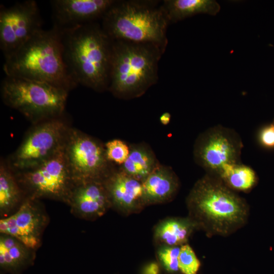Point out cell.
Listing matches in <instances>:
<instances>
[{
  "mask_svg": "<svg viewBox=\"0 0 274 274\" xmlns=\"http://www.w3.org/2000/svg\"><path fill=\"white\" fill-rule=\"evenodd\" d=\"M188 217L207 235L227 236L247 223L246 201L217 175L207 173L186 198Z\"/></svg>",
  "mask_w": 274,
  "mask_h": 274,
  "instance_id": "obj_1",
  "label": "cell"
},
{
  "mask_svg": "<svg viewBox=\"0 0 274 274\" xmlns=\"http://www.w3.org/2000/svg\"><path fill=\"white\" fill-rule=\"evenodd\" d=\"M59 29L64 60L74 81L96 92L108 90L112 42L101 24Z\"/></svg>",
  "mask_w": 274,
  "mask_h": 274,
  "instance_id": "obj_2",
  "label": "cell"
},
{
  "mask_svg": "<svg viewBox=\"0 0 274 274\" xmlns=\"http://www.w3.org/2000/svg\"><path fill=\"white\" fill-rule=\"evenodd\" d=\"M6 76L47 82L69 92L78 85L65 63L59 29L55 26L35 33L5 58Z\"/></svg>",
  "mask_w": 274,
  "mask_h": 274,
  "instance_id": "obj_3",
  "label": "cell"
},
{
  "mask_svg": "<svg viewBox=\"0 0 274 274\" xmlns=\"http://www.w3.org/2000/svg\"><path fill=\"white\" fill-rule=\"evenodd\" d=\"M170 22L156 1H116L101 19L112 41L153 44L165 51Z\"/></svg>",
  "mask_w": 274,
  "mask_h": 274,
  "instance_id": "obj_4",
  "label": "cell"
},
{
  "mask_svg": "<svg viewBox=\"0 0 274 274\" xmlns=\"http://www.w3.org/2000/svg\"><path fill=\"white\" fill-rule=\"evenodd\" d=\"M112 42L108 91L121 99L141 96L156 83L158 63L164 51L151 44Z\"/></svg>",
  "mask_w": 274,
  "mask_h": 274,
  "instance_id": "obj_5",
  "label": "cell"
},
{
  "mask_svg": "<svg viewBox=\"0 0 274 274\" xmlns=\"http://www.w3.org/2000/svg\"><path fill=\"white\" fill-rule=\"evenodd\" d=\"M1 93L6 105L36 124L64 115L68 92L47 82L6 76Z\"/></svg>",
  "mask_w": 274,
  "mask_h": 274,
  "instance_id": "obj_6",
  "label": "cell"
},
{
  "mask_svg": "<svg viewBox=\"0 0 274 274\" xmlns=\"http://www.w3.org/2000/svg\"><path fill=\"white\" fill-rule=\"evenodd\" d=\"M63 116L33 124L7 161L14 172L33 168L62 148L70 127Z\"/></svg>",
  "mask_w": 274,
  "mask_h": 274,
  "instance_id": "obj_7",
  "label": "cell"
},
{
  "mask_svg": "<svg viewBox=\"0 0 274 274\" xmlns=\"http://www.w3.org/2000/svg\"><path fill=\"white\" fill-rule=\"evenodd\" d=\"M63 151L74 183L104 181L117 168L107 159L105 144L76 128H69Z\"/></svg>",
  "mask_w": 274,
  "mask_h": 274,
  "instance_id": "obj_8",
  "label": "cell"
},
{
  "mask_svg": "<svg viewBox=\"0 0 274 274\" xmlns=\"http://www.w3.org/2000/svg\"><path fill=\"white\" fill-rule=\"evenodd\" d=\"M14 173L25 196L33 199L45 198L66 202L74 185L63 146L39 165Z\"/></svg>",
  "mask_w": 274,
  "mask_h": 274,
  "instance_id": "obj_9",
  "label": "cell"
},
{
  "mask_svg": "<svg viewBox=\"0 0 274 274\" xmlns=\"http://www.w3.org/2000/svg\"><path fill=\"white\" fill-rule=\"evenodd\" d=\"M243 144L233 129L218 125L206 130L194 144L195 162L207 173L218 176L222 167L229 163L241 162Z\"/></svg>",
  "mask_w": 274,
  "mask_h": 274,
  "instance_id": "obj_10",
  "label": "cell"
},
{
  "mask_svg": "<svg viewBox=\"0 0 274 274\" xmlns=\"http://www.w3.org/2000/svg\"><path fill=\"white\" fill-rule=\"evenodd\" d=\"M43 21L37 2L27 0L0 7V48L5 58L35 33L42 29Z\"/></svg>",
  "mask_w": 274,
  "mask_h": 274,
  "instance_id": "obj_11",
  "label": "cell"
},
{
  "mask_svg": "<svg viewBox=\"0 0 274 274\" xmlns=\"http://www.w3.org/2000/svg\"><path fill=\"white\" fill-rule=\"evenodd\" d=\"M47 223V215L39 200L26 197L15 212L1 219L0 232L36 251L42 244Z\"/></svg>",
  "mask_w": 274,
  "mask_h": 274,
  "instance_id": "obj_12",
  "label": "cell"
},
{
  "mask_svg": "<svg viewBox=\"0 0 274 274\" xmlns=\"http://www.w3.org/2000/svg\"><path fill=\"white\" fill-rule=\"evenodd\" d=\"M115 0H53L50 2L54 26L60 29L95 22Z\"/></svg>",
  "mask_w": 274,
  "mask_h": 274,
  "instance_id": "obj_13",
  "label": "cell"
},
{
  "mask_svg": "<svg viewBox=\"0 0 274 274\" xmlns=\"http://www.w3.org/2000/svg\"><path fill=\"white\" fill-rule=\"evenodd\" d=\"M73 214L86 220H94L112 208L104 181L90 180L74 183L66 202Z\"/></svg>",
  "mask_w": 274,
  "mask_h": 274,
  "instance_id": "obj_14",
  "label": "cell"
},
{
  "mask_svg": "<svg viewBox=\"0 0 274 274\" xmlns=\"http://www.w3.org/2000/svg\"><path fill=\"white\" fill-rule=\"evenodd\" d=\"M112 208L128 216L140 213L146 206L142 182L117 167L104 181Z\"/></svg>",
  "mask_w": 274,
  "mask_h": 274,
  "instance_id": "obj_15",
  "label": "cell"
},
{
  "mask_svg": "<svg viewBox=\"0 0 274 274\" xmlns=\"http://www.w3.org/2000/svg\"><path fill=\"white\" fill-rule=\"evenodd\" d=\"M146 206L172 200L180 188L179 179L169 166L160 163L142 183Z\"/></svg>",
  "mask_w": 274,
  "mask_h": 274,
  "instance_id": "obj_16",
  "label": "cell"
},
{
  "mask_svg": "<svg viewBox=\"0 0 274 274\" xmlns=\"http://www.w3.org/2000/svg\"><path fill=\"white\" fill-rule=\"evenodd\" d=\"M35 251L16 238L1 234L0 267L5 272L20 274L33 263Z\"/></svg>",
  "mask_w": 274,
  "mask_h": 274,
  "instance_id": "obj_17",
  "label": "cell"
},
{
  "mask_svg": "<svg viewBox=\"0 0 274 274\" xmlns=\"http://www.w3.org/2000/svg\"><path fill=\"white\" fill-rule=\"evenodd\" d=\"M195 229L196 225L189 217L165 218L155 226L154 239L159 247H181L186 244Z\"/></svg>",
  "mask_w": 274,
  "mask_h": 274,
  "instance_id": "obj_18",
  "label": "cell"
},
{
  "mask_svg": "<svg viewBox=\"0 0 274 274\" xmlns=\"http://www.w3.org/2000/svg\"><path fill=\"white\" fill-rule=\"evenodd\" d=\"M130 152L125 162L119 169L143 182L160 164L152 148L145 143L129 145Z\"/></svg>",
  "mask_w": 274,
  "mask_h": 274,
  "instance_id": "obj_19",
  "label": "cell"
},
{
  "mask_svg": "<svg viewBox=\"0 0 274 274\" xmlns=\"http://www.w3.org/2000/svg\"><path fill=\"white\" fill-rule=\"evenodd\" d=\"M26 197L15 174L7 161L0 163V214L9 216L17 210Z\"/></svg>",
  "mask_w": 274,
  "mask_h": 274,
  "instance_id": "obj_20",
  "label": "cell"
},
{
  "mask_svg": "<svg viewBox=\"0 0 274 274\" xmlns=\"http://www.w3.org/2000/svg\"><path fill=\"white\" fill-rule=\"evenodd\" d=\"M161 5L170 23L199 14L215 16L221 8L214 0H165Z\"/></svg>",
  "mask_w": 274,
  "mask_h": 274,
  "instance_id": "obj_21",
  "label": "cell"
},
{
  "mask_svg": "<svg viewBox=\"0 0 274 274\" xmlns=\"http://www.w3.org/2000/svg\"><path fill=\"white\" fill-rule=\"evenodd\" d=\"M218 176L233 191H248L256 185L258 181L254 170L241 162L224 165Z\"/></svg>",
  "mask_w": 274,
  "mask_h": 274,
  "instance_id": "obj_22",
  "label": "cell"
},
{
  "mask_svg": "<svg viewBox=\"0 0 274 274\" xmlns=\"http://www.w3.org/2000/svg\"><path fill=\"white\" fill-rule=\"evenodd\" d=\"M105 147L108 160L118 166L125 162L129 154V145L121 140H110L105 144Z\"/></svg>",
  "mask_w": 274,
  "mask_h": 274,
  "instance_id": "obj_23",
  "label": "cell"
},
{
  "mask_svg": "<svg viewBox=\"0 0 274 274\" xmlns=\"http://www.w3.org/2000/svg\"><path fill=\"white\" fill-rule=\"evenodd\" d=\"M200 264L194 251L189 245L186 244L181 246L178 266L184 274H196Z\"/></svg>",
  "mask_w": 274,
  "mask_h": 274,
  "instance_id": "obj_24",
  "label": "cell"
},
{
  "mask_svg": "<svg viewBox=\"0 0 274 274\" xmlns=\"http://www.w3.org/2000/svg\"><path fill=\"white\" fill-rule=\"evenodd\" d=\"M179 246H160L157 256L167 271L175 272L179 270L178 257L180 251Z\"/></svg>",
  "mask_w": 274,
  "mask_h": 274,
  "instance_id": "obj_25",
  "label": "cell"
},
{
  "mask_svg": "<svg viewBox=\"0 0 274 274\" xmlns=\"http://www.w3.org/2000/svg\"><path fill=\"white\" fill-rule=\"evenodd\" d=\"M260 144L268 149L274 148V124H270L263 127L259 134Z\"/></svg>",
  "mask_w": 274,
  "mask_h": 274,
  "instance_id": "obj_26",
  "label": "cell"
},
{
  "mask_svg": "<svg viewBox=\"0 0 274 274\" xmlns=\"http://www.w3.org/2000/svg\"><path fill=\"white\" fill-rule=\"evenodd\" d=\"M159 271L158 264L156 263L152 262L145 267L144 274H158Z\"/></svg>",
  "mask_w": 274,
  "mask_h": 274,
  "instance_id": "obj_27",
  "label": "cell"
},
{
  "mask_svg": "<svg viewBox=\"0 0 274 274\" xmlns=\"http://www.w3.org/2000/svg\"><path fill=\"white\" fill-rule=\"evenodd\" d=\"M171 115L169 112H165L162 113L160 117L159 121L160 123L164 125L168 124L170 121Z\"/></svg>",
  "mask_w": 274,
  "mask_h": 274,
  "instance_id": "obj_28",
  "label": "cell"
},
{
  "mask_svg": "<svg viewBox=\"0 0 274 274\" xmlns=\"http://www.w3.org/2000/svg\"><path fill=\"white\" fill-rule=\"evenodd\" d=\"M272 122L274 124V119H273V121Z\"/></svg>",
  "mask_w": 274,
  "mask_h": 274,
  "instance_id": "obj_29",
  "label": "cell"
}]
</instances>
